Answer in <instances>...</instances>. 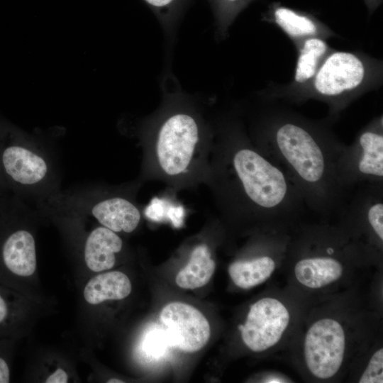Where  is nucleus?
<instances>
[{
    "label": "nucleus",
    "instance_id": "nucleus-1",
    "mask_svg": "<svg viewBox=\"0 0 383 383\" xmlns=\"http://www.w3.org/2000/svg\"><path fill=\"white\" fill-rule=\"evenodd\" d=\"M260 111L250 138L281 167L306 209L323 217L338 215L348 194L336 178V162L345 143L326 117L315 120L274 100Z\"/></svg>",
    "mask_w": 383,
    "mask_h": 383
},
{
    "label": "nucleus",
    "instance_id": "nucleus-2",
    "mask_svg": "<svg viewBox=\"0 0 383 383\" xmlns=\"http://www.w3.org/2000/svg\"><path fill=\"white\" fill-rule=\"evenodd\" d=\"M205 184L223 215L265 225L294 221L306 208L285 171L238 126L212 144Z\"/></svg>",
    "mask_w": 383,
    "mask_h": 383
},
{
    "label": "nucleus",
    "instance_id": "nucleus-3",
    "mask_svg": "<svg viewBox=\"0 0 383 383\" xmlns=\"http://www.w3.org/2000/svg\"><path fill=\"white\" fill-rule=\"evenodd\" d=\"M212 144H205L196 118L177 112L160 125L143 150V178L165 182L173 190L205 183Z\"/></svg>",
    "mask_w": 383,
    "mask_h": 383
},
{
    "label": "nucleus",
    "instance_id": "nucleus-4",
    "mask_svg": "<svg viewBox=\"0 0 383 383\" xmlns=\"http://www.w3.org/2000/svg\"><path fill=\"white\" fill-rule=\"evenodd\" d=\"M382 82V61L358 51L334 50L295 103L309 99L326 104L332 122L351 103Z\"/></svg>",
    "mask_w": 383,
    "mask_h": 383
},
{
    "label": "nucleus",
    "instance_id": "nucleus-5",
    "mask_svg": "<svg viewBox=\"0 0 383 383\" xmlns=\"http://www.w3.org/2000/svg\"><path fill=\"white\" fill-rule=\"evenodd\" d=\"M336 178L348 194L357 187L383 184V116L374 117L344 145L336 162Z\"/></svg>",
    "mask_w": 383,
    "mask_h": 383
},
{
    "label": "nucleus",
    "instance_id": "nucleus-6",
    "mask_svg": "<svg viewBox=\"0 0 383 383\" xmlns=\"http://www.w3.org/2000/svg\"><path fill=\"white\" fill-rule=\"evenodd\" d=\"M345 350V335L340 323L333 318L315 322L304 340V357L311 374L318 379L333 377L340 370Z\"/></svg>",
    "mask_w": 383,
    "mask_h": 383
},
{
    "label": "nucleus",
    "instance_id": "nucleus-7",
    "mask_svg": "<svg viewBox=\"0 0 383 383\" xmlns=\"http://www.w3.org/2000/svg\"><path fill=\"white\" fill-rule=\"evenodd\" d=\"M289 322V313L284 305L267 297L250 306L245 324H240L238 329L247 347L262 352L279 342Z\"/></svg>",
    "mask_w": 383,
    "mask_h": 383
},
{
    "label": "nucleus",
    "instance_id": "nucleus-8",
    "mask_svg": "<svg viewBox=\"0 0 383 383\" xmlns=\"http://www.w3.org/2000/svg\"><path fill=\"white\" fill-rule=\"evenodd\" d=\"M170 344L180 350L194 353L201 350L210 338V326L205 316L194 306L172 302L160 313Z\"/></svg>",
    "mask_w": 383,
    "mask_h": 383
},
{
    "label": "nucleus",
    "instance_id": "nucleus-9",
    "mask_svg": "<svg viewBox=\"0 0 383 383\" xmlns=\"http://www.w3.org/2000/svg\"><path fill=\"white\" fill-rule=\"evenodd\" d=\"M298 55L294 74L289 83L271 87L269 98L295 103L299 94L310 84L326 57L334 50L326 39L313 37L296 47Z\"/></svg>",
    "mask_w": 383,
    "mask_h": 383
},
{
    "label": "nucleus",
    "instance_id": "nucleus-10",
    "mask_svg": "<svg viewBox=\"0 0 383 383\" xmlns=\"http://www.w3.org/2000/svg\"><path fill=\"white\" fill-rule=\"evenodd\" d=\"M0 165L11 182L26 188L41 185L50 173L49 163L43 155L18 143L9 144L1 150Z\"/></svg>",
    "mask_w": 383,
    "mask_h": 383
},
{
    "label": "nucleus",
    "instance_id": "nucleus-11",
    "mask_svg": "<svg viewBox=\"0 0 383 383\" xmlns=\"http://www.w3.org/2000/svg\"><path fill=\"white\" fill-rule=\"evenodd\" d=\"M37 268L35 240L28 230L16 228L0 240V276L28 278Z\"/></svg>",
    "mask_w": 383,
    "mask_h": 383
},
{
    "label": "nucleus",
    "instance_id": "nucleus-12",
    "mask_svg": "<svg viewBox=\"0 0 383 383\" xmlns=\"http://www.w3.org/2000/svg\"><path fill=\"white\" fill-rule=\"evenodd\" d=\"M264 18L279 28L295 47L309 38L327 39L335 36L333 30L313 14L287 6L280 2H272L264 14Z\"/></svg>",
    "mask_w": 383,
    "mask_h": 383
},
{
    "label": "nucleus",
    "instance_id": "nucleus-13",
    "mask_svg": "<svg viewBox=\"0 0 383 383\" xmlns=\"http://www.w3.org/2000/svg\"><path fill=\"white\" fill-rule=\"evenodd\" d=\"M90 213L101 226L117 233L133 232L142 218L136 203L121 195L101 198L91 206Z\"/></svg>",
    "mask_w": 383,
    "mask_h": 383
},
{
    "label": "nucleus",
    "instance_id": "nucleus-14",
    "mask_svg": "<svg viewBox=\"0 0 383 383\" xmlns=\"http://www.w3.org/2000/svg\"><path fill=\"white\" fill-rule=\"evenodd\" d=\"M123 243L117 233L102 226L94 228L87 235L84 247V259L88 269L102 272L111 269L116 260V254L123 248Z\"/></svg>",
    "mask_w": 383,
    "mask_h": 383
},
{
    "label": "nucleus",
    "instance_id": "nucleus-15",
    "mask_svg": "<svg viewBox=\"0 0 383 383\" xmlns=\"http://www.w3.org/2000/svg\"><path fill=\"white\" fill-rule=\"evenodd\" d=\"M329 244L326 255L300 259L294 266L295 276L299 283L311 289H318L338 280L342 275L341 262L333 257L335 249Z\"/></svg>",
    "mask_w": 383,
    "mask_h": 383
},
{
    "label": "nucleus",
    "instance_id": "nucleus-16",
    "mask_svg": "<svg viewBox=\"0 0 383 383\" xmlns=\"http://www.w3.org/2000/svg\"><path fill=\"white\" fill-rule=\"evenodd\" d=\"M131 289V282L126 274L109 271L90 279L84 288L83 296L89 304L98 305L108 300L123 299Z\"/></svg>",
    "mask_w": 383,
    "mask_h": 383
},
{
    "label": "nucleus",
    "instance_id": "nucleus-17",
    "mask_svg": "<svg viewBox=\"0 0 383 383\" xmlns=\"http://www.w3.org/2000/svg\"><path fill=\"white\" fill-rule=\"evenodd\" d=\"M216 268L215 261L206 243L194 247L185 267L176 276V284L181 288L194 289L206 284Z\"/></svg>",
    "mask_w": 383,
    "mask_h": 383
},
{
    "label": "nucleus",
    "instance_id": "nucleus-18",
    "mask_svg": "<svg viewBox=\"0 0 383 383\" xmlns=\"http://www.w3.org/2000/svg\"><path fill=\"white\" fill-rule=\"evenodd\" d=\"M275 269V262L269 255L247 260H237L228 267L229 275L234 284L249 289L265 282Z\"/></svg>",
    "mask_w": 383,
    "mask_h": 383
},
{
    "label": "nucleus",
    "instance_id": "nucleus-19",
    "mask_svg": "<svg viewBox=\"0 0 383 383\" xmlns=\"http://www.w3.org/2000/svg\"><path fill=\"white\" fill-rule=\"evenodd\" d=\"M21 296L11 286L0 281V338L17 328L23 311Z\"/></svg>",
    "mask_w": 383,
    "mask_h": 383
},
{
    "label": "nucleus",
    "instance_id": "nucleus-20",
    "mask_svg": "<svg viewBox=\"0 0 383 383\" xmlns=\"http://www.w3.org/2000/svg\"><path fill=\"white\" fill-rule=\"evenodd\" d=\"M383 349L377 350L369 361V364L360 378V383L383 382Z\"/></svg>",
    "mask_w": 383,
    "mask_h": 383
},
{
    "label": "nucleus",
    "instance_id": "nucleus-21",
    "mask_svg": "<svg viewBox=\"0 0 383 383\" xmlns=\"http://www.w3.org/2000/svg\"><path fill=\"white\" fill-rule=\"evenodd\" d=\"M69 377L67 373L62 368H57L45 380L46 383H66Z\"/></svg>",
    "mask_w": 383,
    "mask_h": 383
},
{
    "label": "nucleus",
    "instance_id": "nucleus-22",
    "mask_svg": "<svg viewBox=\"0 0 383 383\" xmlns=\"http://www.w3.org/2000/svg\"><path fill=\"white\" fill-rule=\"evenodd\" d=\"M10 368L6 358L0 355V383L10 382Z\"/></svg>",
    "mask_w": 383,
    "mask_h": 383
},
{
    "label": "nucleus",
    "instance_id": "nucleus-23",
    "mask_svg": "<svg viewBox=\"0 0 383 383\" xmlns=\"http://www.w3.org/2000/svg\"><path fill=\"white\" fill-rule=\"evenodd\" d=\"M368 14L372 15L382 4V0H363Z\"/></svg>",
    "mask_w": 383,
    "mask_h": 383
},
{
    "label": "nucleus",
    "instance_id": "nucleus-24",
    "mask_svg": "<svg viewBox=\"0 0 383 383\" xmlns=\"http://www.w3.org/2000/svg\"><path fill=\"white\" fill-rule=\"evenodd\" d=\"M150 4L156 6L162 7L170 4L173 0H145Z\"/></svg>",
    "mask_w": 383,
    "mask_h": 383
},
{
    "label": "nucleus",
    "instance_id": "nucleus-25",
    "mask_svg": "<svg viewBox=\"0 0 383 383\" xmlns=\"http://www.w3.org/2000/svg\"><path fill=\"white\" fill-rule=\"evenodd\" d=\"M227 1L229 4L232 5H237L240 4V1L242 0H225Z\"/></svg>",
    "mask_w": 383,
    "mask_h": 383
},
{
    "label": "nucleus",
    "instance_id": "nucleus-26",
    "mask_svg": "<svg viewBox=\"0 0 383 383\" xmlns=\"http://www.w3.org/2000/svg\"><path fill=\"white\" fill-rule=\"evenodd\" d=\"M108 383H123V381L118 379H110L109 381H107Z\"/></svg>",
    "mask_w": 383,
    "mask_h": 383
}]
</instances>
